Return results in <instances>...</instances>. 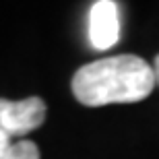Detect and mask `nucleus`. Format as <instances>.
I'll return each instance as SVG.
<instances>
[{
    "label": "nucleus",
    "instance_id": "f257e3e1",
    "mask_svg": "<svg viewBox=\"0 0 159 159\" xmlns=\"http://www.w3.org/2000/svg\"><path fill=\"white\" fill-rule=\"evenodd\" d=\"M153 66L139 56H110L81 66L72 77V93L83 106L132 103L151 95L155 87Z\"/></svg>",
    "mask_w": 159,
    "mask_h": 159
},
{
    "label": "nucleus",
    "instance_id": "f03ea898",
    "mask_svg": "<svg viewBox=\"0 0 159 159\" xmlns=\"http://www.w3.org/2000/svg\"><path fill=\"white\" fill-rule=\"evenodd\" d=\"M46 120V103L39 97L21 101L0 99V126L11 136H25L39 128Z\"/></svg>",
    "mask_w": 159,
    "mask_h": 159
},
{
    "label": "nucleus",
    "instance_id": "7ed1b4c3",
    "mask_svg": "<svg viewBox=\"0 0 159 159\" xmlns=\"http://www.w3.org/2000/svg\"><path fill=\"white\" fill-rule=\"evenodd\" d=\"M89 43L95 50H110L120 37V11L114 0H95L89 11Z\"/></svg>",
    "mask_w": 159,
    "mask_h": 159
},
{
    "label": "nucleus",
    "instance_id": "20e7f679",
    "mask_svg": "<svg viewBox=\"0 0 159 159\" xmlns=\"http://www.w3.org/2000/svg\"><path fill=\"white\" fill-rule=\"evenodd\" d=\"M4 159H39V149L31 141H19L12 143V147L8 149Z\"/></svg>",
    "mask_w": 159,
    "mask_h": 159
},
{
    "label": "nucleus",
    "instance_id": "39448f33",
    "mask_svg": "<svg viewBox=\"0 0 159 159\" xmlns=\"http://www.w3.org/2000/svg\"><path fill=\"white\" fill-rule=\"evenodd\" d=\"M11 147H12L11 134H8V132L0 126V159H4V155L8 153V149H11Z\"/></svg>",
    "mask_w": 159,
    "mask_h": 159
},
{
    "label": "nucleus",
    "instance_id": "423d86ee",
    "mask_svg": "<svg viewBox=\"0 0 159 159\" xmlns=\"http://www.w3.org/2000/svg\"><path fill=\"white\" fill-rule=\"evenodd\" d=\"M153 70H155V81L159 83V56L155 58V64H153Z\"/></svg>",
    "mask_w": 159,
    "mask_h": 159
}]
</instances>
